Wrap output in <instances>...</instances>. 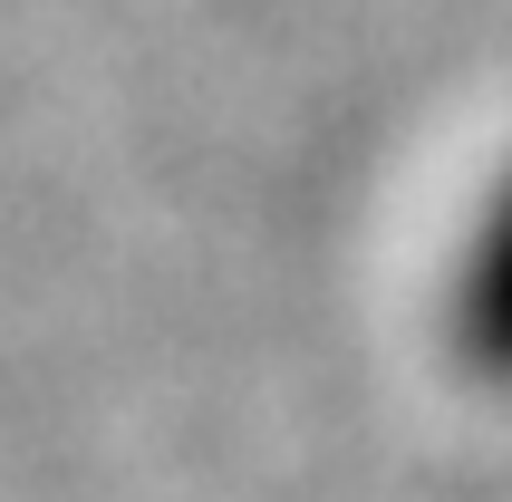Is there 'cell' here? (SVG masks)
Returning a JSON list of instances; mask_svg holds the SVG:
<instances>
[{
    "instance_id": "6da1fadb",
    "label": "cell",
    "mask_w": 512,
    "mask_h": 502,
    "mask_svg": "<svg viewBox=\"0 0 512 502\" xmlns=\"http://www.w3.org/2000/svg\"><path fill=\"white\" fill-rule=\"evenodd\" d=\"M445 358L474 387L512 396V174L484 194V213L455 242V271H445Z\"/></svg>"
}]
</instances>
